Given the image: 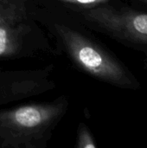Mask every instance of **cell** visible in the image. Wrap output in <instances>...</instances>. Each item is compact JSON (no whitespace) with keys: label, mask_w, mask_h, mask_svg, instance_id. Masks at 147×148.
Returning a JSON list of instances; mask_svg holds the SVG:
<instances>
[{"label":"cell","mask_w":147,"mask_h":148,"mask_svg":"<svg viewBox=\"0 0 147 148\" xmlns=\"http://www.w3.org/2000/svg\"><path fill=\"white\" fill-rule=\"evenodd\" d=\"M68 108L66 96L0 109V148H45Z\"/></svg>","instance_id":"6da1fadb"},{"label":"cell","mask_w":147,"mask_h":148,"mask_svg":"<svg viewBox=\"0 0 147 148\" xmlns=\"http://www.w3.org/2000/svg\"><path fill=\"white\" fill-rule=\"evenodd\" d=\"M55 31L71 62L82 72L108 85L139 90L141 83L133 71L104 45L70 26L55 23Z\"/></svg>","instance_id":"7a4b0ae2"},{"label":"cell","mask_w":147,"mask_h":148,"mask_svg":"<svg viewBox=\"0 0 147 148\" xmlns=\"http://www.w3.org/2000/svg\"><path fill=\"white\" fill-rule=\"evenodd\" d=\"M133 1L138 2V3H139L143 4V5H146V6H147V0H133Z\"/></svg>","instance_id":"30bf717a"},{"label":"cell","mask_w":147,"mask_h":148,"mask_svg":"<svg viewBox=\"0 0 147 148\" xmlns=\"http://www.w3.org/2000/svg\"><path fill=\"white\" fill-rule=\"evenodd\" d=\"M50 50L42 31L29 18L0 24V59L32 56Z\"/></svg>","instance_id":"5b68a950"},{"label":"cell","mask_w":147,"mask_h":148,"mask_svg":"<svg viewBox=\"0 0 147 148\" xmlns=\"http://www.w3.org/2000/svg\"><path fill=\"white\" fill-rule=\"evenodd\" d=\"M54 65L25 70H0V107L29 99L55 88Z\"/></svg>","instance_id":"277c9868"},{"label":"cell","mask_w":147,"mask_h":148,"mask_svg":"<svg viewBox=\"0 0 147 148\" xmlns=\"http://www.w3.org/2000/svg\"><path fill=\"white\" fill-rule=\"evenodd\" d=\"M55 1L78 5L81 8H91V7H95V6H99L101 4H105V3H107L115 0H55Z\"/></svg>","instance_id":"ba28073f"},{"label":"cell","mask_w":147,"mask_h":148,"mask_svg":"<svg viewBox=\"0 0 147 148\" xmlns=\"http://www.w3.org/2000/svg\"><path fill=\"white\" fill-rule=\"evenodd\" d=\"M75 147L77 148H96L97 145L95 140L85 123H80L78 127V135Z\"/></svg>","instance_id":"52a82bcc"},{"label":"cell","mask_w":147,"mask_h":148,"mask_svg":"<svg viewBox=\"0 0 147 148\" xmlns=\"http://www.w3.org/2000/svg\"><path fill=\"white\" fill-rule=\"evenodd\" d=\"M79 15L93 29L136 50H147V12L112 2L81 8Z\"/></svg>","instance_id":"3957f363"},{"label":"cell","mask_w":147,"mask_h":148,"mask_svg":"<svg viewBox=\"0 0 147 148\" xmlns=\"http://www.w3.org/2000/svg\"><path fill=\"white\" fill-rule=\"evenodd\" d=\"M29 0H0V24L29 18Z\"/></svg>","instance_id":"8992f818"},{"label":"cell","mask_w":147,"mask_h":148,"mask_svg":"<svg viewBox=\"0 0 147 148\" xmlns=\"http://www.w3.org/2000/svg\"><path fill=\"white\" fill-rule=\"evenodd\" d=\"M144 53V55H145V59H144V67H145V69L147 70V50L146 51H145V52H143Z\"/></svg>","instance_id":"9c48e42d"}]
</instances>
